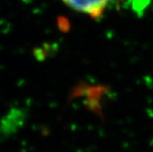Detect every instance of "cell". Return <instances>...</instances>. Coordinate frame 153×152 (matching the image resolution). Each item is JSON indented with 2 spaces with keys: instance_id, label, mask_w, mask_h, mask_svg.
<instances>
[{
  "instance_id": "obj_1",
  "label": "cell",
  "mask_w": 153,
  "mask_h": 152,
  "mask_svg": "<svg viewBox=\"0 0 153 152\" xmlns=\"http://www.w3.org/2000/svg\"><path fill=\"white\" fill-rule=\"evenodd\" d=\"M70 8L92 17L99 18L104 13L108 0H62Z\"/></svg>"
}]
</instances>
